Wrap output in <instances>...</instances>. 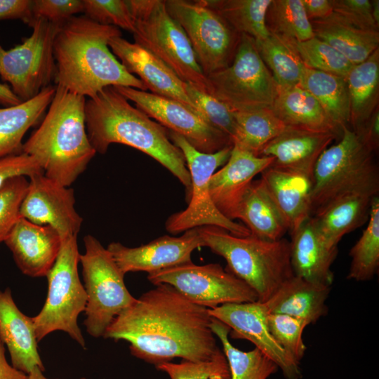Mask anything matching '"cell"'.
I'll return each instance as SVG.
<instances>
[{
    "label": "cell",
    "mask_w": 379,
    "mask_h": 379,
    "mask_svg": "<svg viewBox=\"0 0 379 379\" xmlns=\"http://www.w3.org/2000/svg\"><path fill=\"white\" fill-rule=\"evenodd\" d=\"M61 241L58 255L46 275L48 293L45 303L32 319L38 343L51 333L61 331L85 349V339L77 322L87 302L78 271L80 253L77 235L61 238Z\"/></svg>",
    "instance_id": "8"
},
{
    "label": "cell",
    "mask_w": 379,
    "mask_h": 379,
    "mask_svg": "<svg viewBox=\"0 0 379 379\" xmlns=\"http://www.w3.org/2000/svg\"><path fill=\"white\" fill-rule=\"evenodd\" d=\"M184 87L188 97L206 121L227 134L232 142L236 128L233 112L223 102L195 85L185 83Z\"/></svg>",
    "instance_id": "43"
},
{
    "label": "cell",
    "mask_w": 379,
    "mask_h": 379,
    "mask_svg": "<svg viewBox=\"0 0 379 379\" xmlns=\"http://www.w3.org/2000/svg\"><path fill=\"white\" fill-rule=\"evenodd\" d=\"M84 243L85 251L79 256L87 295L84 324L91 336L100 338L137 298L127 289L125 274L107 248L91 234L84 237Z\"/></svg>",
    "instance_id": "9"
},
{
    "label": "cell",
    "mask_w": 379,
    "mask_h": 379,
    "mask_svg": "<svg viewBox=\"0 0 379 379\" xmlns=\"http://www.w3.org/2000/svg\"><path fill=\"white\" fill-rule=\"evenodd\" d=\"M258 51L278 87L299 85L305 67L293 40L270 33L255 40Z\"/></svg>",
    "instance_id": "34"
},
{
    "label": "cell",
    "mask_w": 379,
    "mask_h": 379,
    "mask_svg": "<svg viewBox=\"0 0 379 379\" xmlns=\"http://www.w3.org/2000/svg\"><path fill=\"white\" fill-rule=\"evenodd\" d=\"M202 246L197 228H194L185 231L180 237L165 235L138 247L130 248L119 242H112L107 248L126 274L141 271L150 274L192 262V252Z\"/></svg>",
    "instance_id": "18"
},
{
    "label": "cell",
    "mask_w": 379,
    "mask_h": 379,
    "mask_svg": "<svg viewBox=\"0 0 379 379\" xmlns=\"http://www.w3.org/2000/svg\"><path fill=\"white\" fill-rule=\"evenodd\" d=\"M351 263L347 279L371 280L379 268V197L372 198L368 224L349 253Z\"/></svg>",
    "instance_id": "38"
},
{
    "label": "cell",
    "mask_w": 379,
    "mask_h": 379,
    "mask_svg": "<svg viewBox=\"0 0 379 379\" xmlns=\"http://www.w3.org/2000/svg\"><path fill=\"white\" fill-rule=\"evenodd\" d=\"M270 33L304 41L314 36L302 0H271L265 16Z\"/></svg>",
    "instance_id": "39"
},
{
    "label": "cell",
    "mask_w": 379,
    "mask_h": 379,
    "mask_svg": "<svg viewBox=\"0 0 379 379\" xmlns=\"http://www.w3.org/2000/svg\"><path fill=\"white\" fill-rule=\"evenodd\" d=\"M210 315L227 325L233 339H244L272 360L285 379H300V363L291 357L274 340L267 324V311L258 301L229 303L208 309Z\"/></svg>",
    "instance_id": "16"
},
{
    "label": "cell",
    "mask_w": 379,
    "mask_h": 379,
    "mask_svg": "<svg viewBox=\"0 0 379 379\" xmlns=\"http://www.w3.org/2000/svg\"><path fill=\"white\" fill-rule=\"evenodd\" d=\"M333 11L352 25L365 30L378 31L369 0H330Z\"/></svg>",
    "instance_id": "47"
},
{
    "label": "cell",
    "mask_w": 379,
    "mask_h": 379,
    "mask_svg": "<svg viewBox=\"0 0 379 379\" xmlns=\"http://www.w3.org/2000/svg\"><path fill=\"white\" fill-rule=\"evenodd\" d=\"M260 180L283 215L290 233L310 218L312 178L270 166L261 173Z\"/></svg>",
    "instance_id": "25"
},
{
    "label": "cell",
    "mask_w": 379,
    "mask_h": 379,
    "mask_svg": "<svg viewBox=\"0 0 379 379\" xmlns=\"http://www.w3.org/2000/svg\"><path fill=\"white\" fill-rule=\"evenodd\" d=\"M147 279L155 286L171 285L191 302L208 309L258 301L246 283L217 263L190 262L148 274Z\"/></svg>",
    "instance_id": "14"
},
{
    "label": "cell",
    "mask_w": 379,
    "mask_h": 379,
    "mask_svg": "<svg viewBox=\"0 0 379 379\" xmlns=\"http://www.w3.org/2000/svg\"><path fill=\"white\" fill-rule=\"evenodd\" d=\"M86 128L95 151L105 154L110 145L133 147L158 161L185 187L188 199L191 178L181 151L168 135V130L132 106L114 86H107L85 105Z\"/></svg>",
    "instance_id": "3"
},
{
    "label": "cell",
    "mask_w": 379,
    "mask_h": 379,
    "mask_svg": "<svg viewBox=\"0 0 379 379\" xmlns=\"http://www.w3.org/2000/svg\"><path fill=\"white\" fill-rule=\"evenodd\" d=\"M155 368L166 373L170 379H230L228 363L222 351L208 360L165 362Z\"/></svg>",
    "instance_id": "41"
},
{
    "label": "cell",
    "mask_w": 379,
    "mask_h": 379,
    "mask_svg": "<svg viewBox=\"0 0 379 379\" xmlns=\"http://www.w3.org/2000/svg\"><path fill=\"white\" fill-rule=\"evenodd\" d=\"M337 134L286 126L270 141L259 156L274 159L271 166L295 171L312 178L316 162Z\"/></svg>",
    "instance_id": "22"
},
{
    "label": "cell",
    "mask_w": 379,
    "mask_h": 379,
    "mask_svg": "<svg viewBox=\"0 0 379 379\" xmlns=\"http://www.w3.org/2000/svg\"><path fill=\"white\" fill-rule=\"evenodd\" d=\"M83 4L84 15L91 20L133 32L134 20L126 0H83Z\"/></svg>",
    "instance_id": "45"
},
{
    "label": "cell",
    "mask_w": 379,
    "mask_h": 379,
    "mask_svg": "<svg viewBox=\"0 0 379 379\" xmlns=\"http://www.w3.org/2000/svg\"><path fill=\"white\" fill-rule=\"evenodd\" d=\"M0 340L16 369L27 375L36 367L44 371L32 319L19 310L10 288L0 291Z\"/></svg>",
    "instance_id": "23"
},
{
    "label": "cell",
    "mask_w": 379,
    "mask_h": 379,
    "mask_svg": "<svg viewBox=\"0 0 379 379\" xmlns=\"http://www.w3.org/2000/svg\"><path fill=\"white\" fill-rule=\"evenodd\" d=\"M267 324L277 343L300 363L307 349L302 333L307 326L301 320L289 315L268 312Z\"/></svg>",
    "instance_id": "42"
},
{
    "label": "cell",
    "mask_w": 379,
    "mask_h": 379,
    "mask_svg": "<svg viewBox=\"0 0 379 379\" xmlns=\"http://www.w3.org/2000/svg\"><path fill=\"white\" fill-rule=\"evenodd\" d=\"M121 35L118 27L85 15L73 16L60 25L53 41L55 84L86 98L107 86L146 91L141 80L128 73L109 51V39Z\"/></svg>",
    "instance_id": "2"
},
{
    "label": "cell",
    "mask_w": 379,
    "mask_h": 379,
    "mask_svg": "<svg viewBox=\"0 0 379 379\" xmlns=\"http://www.w3.org/2000/svg\"><path fill=\"white\" fill-rule=\"evenodd\" d=\"M361 142L371 152H375L379 146V109L377 107L371 117L355 131Z\"/></svg>",
    "instance_id": "50"
},
{
    "label": "cell",
    "mask_w": 379,
    "mask_h": 379,
    "mask_svg": "<svg viewBox=\"0 0 379 379\" xmlns=\"http://www.w3.org/2000/svg\"><path fill=\"white\" fill-rule=\"evenodd\" d=\"M32 20L42 18L55 25H62L75 14L84 12L83 0H34Z\"/></svg>",
    "instance_id": "46"
},
{
    "label": "cell",
    "mask_w": 379,
    "mask_h": 379,
    "mask_svg": "<svg viewBox=\"0 0 379 379\" xmlns=\"http://www.w3.org/2000/svg\"><path fill=\"white\" fill-rule=\"evenodd\" d=\"M233 116L236 125L233 146L256 156L286 126L272 109L233 112Z\"/></svg>",
    "instance_id": "36"
},
{
    "label": "cell",
    "mask_w": 379,
    "mask_h": 379,
    "mask_svg": "<svg viewBox=\"0 0 379 379\" xmlns=\"http://www.w3.org/2000/svg\"><path fill=\"white\" fill-rule=\"evenodd\" d=\"M44 371L39 368H34L27 374V379H49L44 376L43 374ZM79 379H86L85 378H81Z\"/></svg>",
    "instance_id": "54"
},
{
    "label": "cell",
    "mask_w": 379,
    "mask_h": 379,
    "mask_svg": "<svg viewBox=\"0 0 379 379\" xmlns=\"http://www.w3.org/2000/svg\"><path fill=\"white\" fill-rule=\"evenodd\" d=\"M55 88L50 85L29 100L0 108V158L22 153L24 135L50 105Z\"/></svg>",
    "instance_id": "31"
},
{
    "label": "cell",
    "mask_w": 379,
    "mask_h": 379,
    "mask_svg": "<svg viewBox=\"0 0 379 379\" xmlns=\"http://www.w3.org/2000/svg\"><path fill=\"white\" fill-rule=\"evenodd\" d=\"M340 140L325 149L312 175L311 216L333 201L352 194L378 195L379 170L374 153L367 149L347 126Z\"/></svg>",
    "instance_id": "6"
},
{
    "label": "cell",
    "mask_w": 379,
    "mask_h": 379,
    "mask_svg": "<svg viewBox=\"0 0 379 379\" xmlns=\"http://www.w3.org/2000/svg\"><path fill=\"white\" fill-rule=\"evenodd\" d=\"M235 219L244 222L251 235L262 239L277 241L288 231L283 215L260 178L253 180L247 187L237 207Z\"/></svg>",
    "instance_id": "27"
},
{
    "label": "cell",
    "mask_w": 379,
    "mask_h": 379,
    "mask_svg": "<svg viewBox=\"0 0 379 379\" xmlns=\"http://www.w3.org/2000/svg\"><path fill=\"white\" fill-rule=\"evenodd\" d=\"M29 181L25 176L8 180L0 189V244L20 218V210Z\"/></svg>",
    "instance_id": "44"
},
{
    "label": "cell",
    "mask_w": 379,
    "mask_h": 379,
    "mask_svg": "<svg viewBox=\"0 0 379 379\" xmlns=\"http://www.w3.org/2000/svg\"><path fill=\"white\" fill-rule=\"evenodd\" d=\"M208 93L232 112L272 109L277 85L262 61L255 39L241 34L232 63L208 76Z\"/></svg>",
    "instance_id": "11"
},
{
    "label": "cell",
    "mask_w": 379,
    "mask_h": 379,
    "mask_svg": "<svg viewBox=\"0 0 379 379\" xmlns=\"http://www.w3.org/2000/svg\"><path fill=\"white\" fill-rule=\"evenodd\" d=\"M4 345L0 340V379H27V375L9 364Z\"/></svg>",
    "instance_id": "52"
},
{
    "label": "cell",
    "mask_w": 379,
    "mask_h": 379,
    "mask_svg": "<svg viewBox=\"0 0 379 379\" xmlns=\"http://www.w3.org/2000/svg\"><path fill=\"white\" fill-rule=\"evenodd\" d=\"M331 288L293 275L262 303L268 313L287 314L309 326L327 314Z\"/></svg>",
    "instance_id": "26"
},
{
    "label": "cell",
    "mask_w": 379,
    "mask_h": 379,
    "mask_svg": "<svg viewBox=\"0 0 379 379\" xmlns=\"http://www.w3.org/2000/svg\"><path fill=\"white\" fill-rule=\"evenodd\" d=\"M135 107L169 131L183 136L204 153L233 146L230 138L211 125L197 112L175 100L128 86H114Z\"/></svg>",
    "instance_id": "15"
},
{
    "label": "cell",
    "mask_w": 379,
    "mask_h": 379,
    "mask_svg": "<svg viewBox=\"0 0 379 379\" xmlns=\"http://www.w3.org/2000/svg\"><path fill=\"white\" fill-rule=\"evenodd\" d=\"M61 237L53 228L20 217L4 243L19 270L31 277H46L61 247Z\"/></svg>",
    "instance_id": "20"
},
{
    "label": "cell",
    "mask_w": 379,
    "mask_h": 379,
    "mask_svg": "<svg viewBox=\"0 0 379 379\" xmlns=\"http://www.w3.org/2000/svg\"><path fill=\"white\" fill-rule=\"evenodd\" d=\"M304 65L346 79L353 65L328 43L315 36L304 41L293 40Z\"/></svg>",
    "instance_id": "40"
},
{
    "label": "cell",
    "mask_w": 379,
    "mask_h": 379,
    "mask_svg": "<svg viewBox=\"0 0 379 379\" xmlns=\"http://www.w3.org/2000/svg\"><path fill=\"white\" fill-rule=\"evenodd\" d=\"M290 262L295 276L331 286L334 274L331 266L338 248L328 247L318 232L312 217L291 233Z\"/></svg>",
    "instance_id": "24"
},
{
    "label": "cell",
    "mask_w": 379,
    "mask_h": 379,
    "mask_svg": "<svg viewBox=\"0 0 379 379\" xmlns=\"http://www.w3.org/2000/svg\"><path fill=\"white\" fill-rule=\"evenodd\" d=\"M44 173L39 162L25 153L0 158V189L11 178L18 176L32 177Z\"/></svg>",
    "instance_id": "48"
},
{
    "label": "cell",
    "mask_w": 379,
    "mask_h": 379,
    "mask_svg": "<svg viewBox=\"0 0 379 379\" xmlns=\"http://www.w3.org/2000/svg\"><path fill=\"white\" fill-rule=\"evenodd\" d=\"M21 204L20 217L55 230L61 238L77 235L83 219L77 212L74 190L44 175L29 178Z\"/></svg>",
    "instance_id": "17"
},
{
    "label": "cell",
    "mask_w": 379,
    "mask_h": 379,
    "mask_svg": "<svg viewBox=\"0 0 379 379\" xmlns=\"http://www.w3.org/2000/svg\"><path fill=\"white\" fill-rule=\"evenodd\" d=\"M211 329L222 346L230 372V379H268L279 367L257 348L242 351L234 347L229 339L230 328L212 317Z\"/></svg>",
    "instance_id": "35"
},
{
    "label": "cell",
    "mask_w": 379,
    "mask_h": 379,
    "mask_svg": "<svg viewBox=\"0 0 379 379\" xmlns=\"http://www.w3.org/2000/svg\"><path fill=\"white\" fill-rule=\"evenodd\" d=\"M108 46L126 71L138 76L152 93L175 100L199 113L185 90V82L152 53L121 35L112 37Z\"/></svg>",
    "instance_id": "19"
},
{
    "label": "cell",
    "mask_w": 379,
    "mask_h": 379,
    "mask_svg": "<svg viewBox=\"0 0 379 379\" xmlns=\"http://www.w3.org/2000/svg\"><path fill=\"white\" fill-rule=\"evenodd\" d=\"M211 319L208 308L161 284L119 314L103 337L128 342L133 356L154 366L175 358L206 361L222 351Z\"/></svg>",
    "instance_id": "1"
},
{
    "label": "cell",
    "mask_w": 379,
    "mask_h": 379,
    "mask_svg": "<svg viewBox=\"0 0 379 379\" xmlns=\"http://www.w3.org/2000/svg\"><path fill=\"white\" fill-rule=\"evenodd\" d=\"M302 1L310 21L326 18L333 12L330 0H302Z\"/></svg>",
    "instance_id": "51"
},
{
    "label": "cell",
    "mask_w": 379,
    "mask_h": 379,
    "mask_svg": "<svg viewBox=\"0 0 379 379\" xmlns=\"http://www.w3.org/2000/svg\"><path fill=\"white\" fill-rule=\"evenodd\" d=\"M273 161L271 157L256 156L233 146L227 161L214 172L208 182L212 201L218 211L234 220L239 204L253 178Z\"/></svg>",
    "instance_id": "21"
},
{
    "label": "cell",
    "mask_w": 379,
    "mask_h": 379,
    "mask_svg": "<svg viewBox=\"0 0 379 379\" xmlns=\"http://www.w3.org/2000/svg\"><path fill=\"white\" fill-rule=\"evenodd\" d=\"M272 110L285 126L339 133L319 102L299 85L277 86Z\"/></svg>",
    "instance_id": "30"
},
{
    "label": "cell",
    "mask_w": 379,
    "mask_h": 379,
    "mask_svg": "<svg viewBox=\"0 0 379 379\" xmlns=\"http://www.w3.org/2000/svg\"><path fill=\"white\" fill-rule=\"evenodd\" d=\"M134 20L135 42L169 67L185 83L208 93L203 73L181 26L168 13L165 0H126Z\"/></svg>",
    "instance_id": "7"
},
{
    "label": "cell",
    "mask_w": 379,
    "mask_h": 379,
    "mask_svg": "<svg viewBox=\"0 0 379 379\" xmlns=\"http://www.w3.org/2000/svg\"><path fill=\"white\" fill-rule=\"evenodd\" d=\"M165 5L185 32L206 77L232 63L241 34L205 0H165Z\"/></svg>",
    "instance_id": "12"
},
{
    "label": "cell",
    "mask_w": 379,
    "mask_h": 379,
    "mask_svg": "<svg viewBox=\"0 0 379 379\" xmlns=\"http://www.w3.org/2000/svg\"><path fill=\"white\" fill-rule=\"evenodd\" d=\"M310 22L314 36L331 45L353 65L378 49V31L358 28L334 12L326 18Z\"/></svg>",
    "instance_id": "28"
},
{
    "label": "cell",
    "mask_w": 379,
    "mask_h": 379,
    "mask_svg": "<svg viewBox=\"0 0 379 379\" xmlns=\"http://www.w3.org/2000/svg\"><path fill=\"white\" fill-rule=\"evenodd\" d=\"M350 99V124L357 131L378 107L379 48L354 65L346 77Z\"/></svg>",
    "instance_id": "32"
},
{
    "label": "cell",
    "mask_w": 379,
    "mask_h": 379,
    "mask_svg": "<svg viewBox=\"0 0 379 379\" xmlns=\"http://www.w3.org/2000/svg\"><path fill=\"white\" fill-rule=\"evenodd\" d=\"M203 246L222 257L227 270L246 283L265 302L293 276L290 243L282 238L269 241L252 235L239 237L214 226L197 227Z\"/></svg>",
    "instance_id": "5"
},
{
    "label": "cell",
    "mask_w": 379,
    "mask_h": 379,
    "mask_svg": "<svg viewBox=\"0 0 379 379\" xmlns=\"http://www.w3.org/2000/svg\"><path fill=\"white\" fill-rule=\"evenodd\" d=\"M22 102V101L13 93L8 85L0 83V104L7 107Z\"/></svg>",
    "instance_id": "53"
},
{
    "label": "cell",
    "mask_w": 379,
    "mask_h": 379,
    "mask_svg": "<svg viewBox=\"0 0 379 379\" xmlns=\"http://www.w3.org/2000/svg\"><path fill=\"white\" fill-rule=\"evenodd\" d=\"M30 0H0V20H20L29 25L32 21Z\"/></svg>",
    "instance_id": "49"
},
{
    "label": "cell",
    "mask_w": 379,
    "mask_h": 379,
    "mask_svg": "<svg viewBox=\"0 0 379 379\" xmlns=\"http://www.w3.org/2000/svg\"><path fill=\"white\" fill-rule=\"evenodd\" d=\"M372 13L375 22L379 25V1H371Z\"/></svg>",
    "instance_id": "55"
},
{
    "label": "cell",
    "mask_w": 379,
    "mask_h": 379,
    "mask_svg": "<svg viewBox=\"0 0 379 379\" xmlns=\"http://www.w3.org/2000/svg\"><path fill=\"white\" fill-rule=\"evenodd\" d=\"M299 86L321 105L339 132L350 123V99L346 79L304 67Z\"/></svg>",
    "instance_id": "33"
},
{
    "label": "cell",
    "mask_w": 379,
    "mask_h": 379,
    "mask_svg": "<svg viewBox=\"0 0 379 379\" xmlns=\"http://www.w3.org/2000/svg\"><path fill=\"white\" fill-rule=\"evenodd\" d=\"M86 101L85 97L56 85L47 114L22 145V152L33 157L45 175L67 187L96 154L86 132Z\"/></svg>",
    "instance_id": "4"
},
{
    "label": "cell",
    "mask_w": 379,
    "mask_h": 379,
    "mask_svg": "<svg viewBox=\"0 0 379 379\" xmlns=\"http://www.w3.org/2000/svg\"><path fill=\"white\" fill-rule=\"evenodd\" d=\"M172 143L182 152L191 178V192L187 207L171 215L166 229L178 234L203 226H214L239 237L251 235L245 225L223 215L212 201L208 182L214 171L228 160L233 146L214 153H204L193 147L183 136L168 130Z\"/></svg>",
    "instance_id": "10"
},
{
    "label": "cell",
    "mask_w": 379,
    "mask_h": 379,
    "mask_svg": "<svg viewBox=\"0 0 379 379\" xmlns=\"http://www.w3.org/2000/svg\"><path fill=\"white\" fill-rule=\"evenodd\" d=\"M32 33L8 51L0 44V77L22 102L51 85L55 74L53 41L60 27L42 18L28 25Z\"/></svg>",
    "instance_id": "13"
},
{
    "label": "cell",
    "mask_w": 379,
    "mask_h": 379,
    "mask_svg": "<svg viewBox=\"0 0 379 379\" xmlns=\"http://www.w3.org/2000/svg\"><path fill=\"white\" fill-rule=\"evenodd\" d=\"M352 194L342 197L312 216L320 236L330 248H338L341 239L368 221L372 198Z\"/></svg>",
    "instance_id": "29"
},
{
    "label": "cell",
    "mask_w": 379,
    "mask_h": 379,
    "mask_svg": "<svg viewBox=\"0 0 379 379\" xmlns=\"http://www.w3.org/2000/svg\"><path fill=\"white\" fill-rule=\"evenodd\" d=\"M239 34L255 40L270 35L266 27V12L271 0H205Z\"/></svg>",
    "instance_id": "37"
}]
</instances>
